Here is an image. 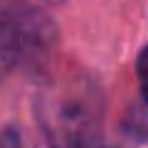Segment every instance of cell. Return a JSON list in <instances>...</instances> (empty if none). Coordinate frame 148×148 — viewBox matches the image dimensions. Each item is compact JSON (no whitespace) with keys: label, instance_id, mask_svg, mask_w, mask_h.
<instances>
[{"label":"cell","instance_id":"obj_1","mask_svg":"<svg viewBox=\"0 0 148 148\" xmlns=\"http://www.w3.org/2000/svg\"><path fill=\"white\" fill-rule=\"evenodd\" d=\"M47 22L30 8L0 10V57L12 62L35 49H42L47 42Z\"/></svg>","mask_w":148,"mask_h":148},{"label":"cell","instance_id":"obj_2","mask_svg":"<svg viewBox=\"0 0 148 148\" xmlns=\"http://www.w3.org/2000/svg\"><path fill=\"white\" fill-rule=\"evenodd\" d=\"M136 72H138V84H141V94L143 99L148 101V47L138 54V62H136Z\"/></svg>","mask_w":148,"mask_h":148}]
</instances>
